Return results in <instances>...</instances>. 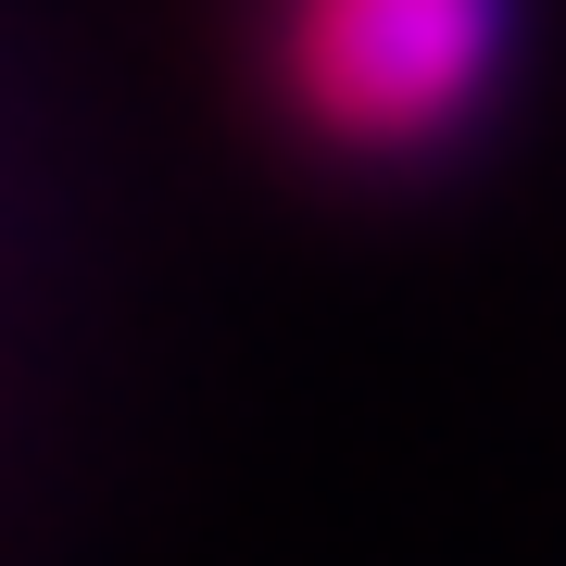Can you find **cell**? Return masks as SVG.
<instances>
[{"instance_id": "obj_1", "label": "cell", "mask_w": 566, "mask_h": 566, "mask_svg": "<svg viewBox=\"0 0 566 566\" xmlns=\"http://www.w3.org/2000/svg\"><path fill=\"white\" fill-rule=\"evenodd\" d=\"M252 114L303 177H441L528 76V0H252Z\"/></svg>"}]
</instances>
